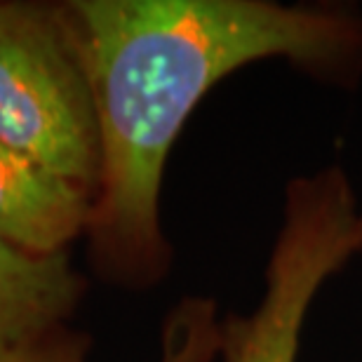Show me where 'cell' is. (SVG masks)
I'll return each instance as SVG.
<instances>
[{"label": "cell", "instance_id": "6da1fadb", "mask_svg": "<svg viewBox=\"0 0 362 362\" xmlns=\"http://www.w3.org/2000/svg\"><path fill=\"white\" fill-rule=\"evenodd\" d=\"M99 129V186L88 233L122 282L168 271L165 165L195 106L223 78L285 62L332 88L362 83V10L341 0H69Z\"/></svg>", "mask_w": 362, "mask_h": 362}, {"label": "cell", "instance_id": "7a4b0ae2", "mask_svg": "<svg viewBox=\"0 0 362 362\" xmlns=\"http://www.w3.org/2000/svg\"><path fill=\"white\" fill-rule=\"evenodd\" d=\"M0 141L97 195V113L62 5L0 3Z\"/></svg>", "mask_w": 362, "mask_h": 362}, {"label": "cell", "instance_id": "3957f363", "mask_svg": "<svg viewBox=\"0 0 362 362\" xmlns=\"http://www.w3.org/2000/svg\"><path fill=\"white\" fill-rule=\"evenodd\" d=\"M360 198L341 165L287 181L282 216L250 313L221 322V362H296L317 292L356 257Z\"/></svg>", "mask_w": 362, "mask_h": 362}, {"label": "cell", "instance_id": "277c9868", "mask_svg": "<svg viewBox=\"0 0 362 362\" xmlns=\"http://www.w3.org/2000/svg\"><path fill=\"white\" fill-rule=\"evenodd\" d=\"M94 195L0 141V238L40 255L90 228Z\"/></svg>", "mask_w": 362, "mask_h": 362}, {"label": "cell", "instance_id": "5b68a950", "mask_svg": "<svg viewBox=\"0 0 362 362\" xmlns=\"http://www.w3.org/2000/svg\"><path fill=\"white\" fill-rule=\"evenodd\" d=\"M83 292L66 252L40 255L0 238V353L59 332Z\"/></svg>", "mask_w": 362, "mask_h": 362}, {"label": "cell", "instance_id": "8992f818", "mask_svg": "<svg viewBox=\"0 0 362 362\" xmlns=\"http://www.w3.org/2000/svg\"><path fill=\"white\" fill-rule=\"evenodd\" d=\"M221 322L212 296H184L165 315L158 362H216L221 358Z\"/></svg>", "mask_w": 362, "mask_h": 362}, {"label": "cell", "instance_id": "52a82bcc", "mask_svg": "<svg viewBox=\"0 0 362 362\" xmlns=\"http://www.w3.org/2000/svg\"><path fill=\"white\" fill-rule=\"evenodd\" d=\"M0 362H92L90 346L83 337L54 332L40 341L0 353Z\"/></svg>", "mask_w": 362, "mask_h": 362}, {"label": "cell", "instance_id": "ba28073f", "mask_svg": "<svg viewBox=\"0 0 362 362\" xmlns=\"http://www.w3.org/2000/svg\"><path fill=\"white\" fill-rule=\"evenodd\" d=\"M356 255H362V200H360L358 221H356Z\"/></svg>", "mask_w": 362, "mask_h": 362}]
</instances>
